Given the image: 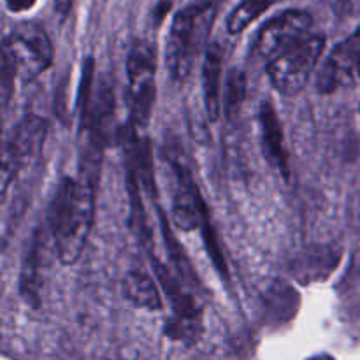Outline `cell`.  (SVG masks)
I'll return each instance as SVG.
<instances>
[{
  "label": "cell",
  "instance_id": "6da1fadb",
  "mask_svg": "<svg viewBox=\"0 0 360 360\" xmlns=\"http://www.w3.org/2000/svg\"><path fill=\"white\" fill-rule=\"evenodd\" d=\"M95 183L63 179L48 214L55 229V250L63 264H74L83 253L95 218Z\"/></svg>",
  "mask_w": 360,
  "mask_h": 360
},
{
  "label": "cell",
  "instance_id": "7a4b0ae2",
  "mask_svg": "<svg viewBox=\"0 0 360 360\" xmlns=\"http://www.w3.org/2000/svg\"><path fill=\"white\" fill-rule=\"evenodd\" d=\"M213 18L214 4L211 0H195L172 20L165 60L176 81L186 79L192 72L197 55L210 35Z\"/></svg>",
  "mask_w": 360,
  "mask_h": 360
},
{
  "label": "cell",
  "instance_id": "3957f363",
  "mask_svg": "<svg viewBox=\"0 0 360 360\" xmlns=\"http://www.w3.org/2000/svg\"><path fill=\"white\" fill-rule=\"evenodd\" d=\"M323 48H326V37L309 35L294 48L271 60L267 72L273 86L283 95H294L301 91L319 65Z\"/></svg>",
  "mask_w": 360,
  "mask_h": 360
},
{
  "label": "cell",
  "instance_id": "277c9868",
  "mask_svg": "<svg viewBox=\"0 0 360 360\" xmlns=\"http://www.w3.org/2000/svg\"><path fill=\"white\" fill-rule=\"evenodd\" d=\"M155 74L157 56L150 42L136 41L127 62L129 76V97L132 109L134 127H146L155 104Z\"/></svg>",
  "mask_w": 360,
  "mask_h": 360
},
{
  "label": "cell",
  "instance_id": "5b68a950",
  "mask_svg": "<svg viewBox=\"0 0 360 360\" xmlns=\"http://www.w3.org/2000/svg\"><path fill=\"white\" fill-rule=\"evenodd\" d=\"M48 123L37 115H27L4 144L2 151V193L6 195L11 181L41 153Z\"/></svg>",
  "mask_w": 360,
  "mask_h": 360
},
{
  "label": "cell",
  "instance_id": "8992f818",
  "mask_svg": "<svg viewBox=\"0 0 360 360\" xmlns=\"http://www.w3.org/2000/svg\"><path fill=\"white\" fill-rule=\"evenodd\" d=\"M2 51L13 58L18 70L37 76L53 63V44L48 34L35 23H21L4 39Z\"/></svg>",
  "mask_w": 360,
  "mask_h": 360
},
{
  "label": "cell",
  "instance_id": "52a82bcc",
  "mask_svg": "<svg viewBox=\"0 0 360 360\" xmlns=\"http://www.w3.org/2000/svg\"><path fill=\"white\" fill-rule=\"evenodd\" d=\"M311 23V14L306 13V11H285L280 16L273 18L260 30L255 46L257 55L271 62L281 53L294 48L295 44L309 37Z\"/></svg>",
  "mask_w": 360,
  "mask_h": 360
},
{
  "label": "cell",
  "instance_id": "ba28073f",
  "mask_svg": "<svg viewBox=\"0 0 360 360\" xmlns=\"http://www.w3.org/2000/svg\"><path fill=\"white\" fill-rule=\"evenodd\" d=\"M360 79V28L338 44L316 77L320 94H333Z\"/></svg>",
  "mask_w": 360,
  "mask_h": 360
},
{
  "label": "cell",
  "instance_id": "9c48e42d",
  "mask_svg": "<svg viewBox=\"0 0 360 360\" xmlns=\"http://www.w3.org/2000/svg\"><path fill=\"white\" fill-rule=\"evenodd\" d=\"M207 211L188 169L174 164V195H172V220L181 231L202 229Z\"/></svg>",
  "mask_w": 360,
  "mask_h": 360
},
{
  "label": "cell",
  "instance_id": "30bf717a",
  "mask_svg": "<svg viewBox=\"0 0 360 360\" xmlns=\"http://www.w3.org/2000/svg\"><path fill=\"white\" fill-rule=\"evenodd\" d=\"M260 132H262V146L267 160L281 176L288 178L290 164H288V151L285 146L283 127L271 102H264L260 108Z\"/></svg>",
  "mask_w": 360,
  "mask_h": 360
},
{
  "label": "cell",
  "instance_id": "8fae6325",
  "mask_svg": "<svg viewBox=\"0 0 360 360\" xmlns=\"http://www.w3.org/2000/svg\"><path fill=\"white\" fill-rule=\"evenodd\" d=\"M221 72H224V48L218 42L207 46L202 67L204 104L211 122H217L221 115Z\"/></svg>",
  "mask_w": 360,
  "mask_h": 360
},
{
  "label": "cell",
  "instance_id": "7c38bea8",
  "mask_svg": "<svg viewBox=\"0 0 360 360\" xmlns=\"http://www.w3.org/2000/svg\"><path fill=\"white\" fill-rule=\"evenodd\" d=\"M123 292L130 302L139 308L160 309L162 299L155 281L143 271H130L123 280Z\"/></svg>",
  "mask_w": 360,
  "mask_h": 360
},
{
  "label": "cell",
  "instance_id": "4fadbf2b",
  "mask_svg": "<svg viewBox=\"0 0 360 360\" xmlns=\"http://www.w3.org/2000/svg\"><path fill=\"white\" fill-rule=\"evenodd\" d=\"M280 2H287V0H245L229 16V32L239 34L245 28H248L257 18L262 16L267 9H271L274 4Z\"/></svg>",
  "mask_w": 360,
  "mask_h": 360
},
{
  "label": "cell",
  "instance_id": "5bb4252c",
  "mask_svg": "<svg viewBox=\"0 0 360 360\" xmlns=\"http://www.w3.org/2000/svg\"><path fill=\"white\" fill-rule=\"evenodd\" d=\"M160 221H162V234H164V239H165V245H167L169 248V255H171V260L172 264H174L176 271H178L179 278H183L185 281H188V283H195V274H193V269L192 266H190L188 259H186L185 255V250L179 246V243L176 241V238L172 236V231L169 229V224H167V218H165V214L160 211Z\"/></svg>",
  "mask_w": 360,
  "mask_h": 360
},
{
  "label": "cell",
  "instance_id": "9a60e30c",
  "mask_svg": "<svg viewBox=\"0 0 360 360\" xmlns=\"http://www.w3.org/2000/svg\"><path fill=\"white\" fill-rule=\"evenodd\" d=\"M245 90H246V79L241 72L238 70H232L227 76V83H225V91H224V109L225 115L232 116L239 111L243 104V98H245Z\"/></svg>",
  "mask_w": 360,
  "mask_h": 360
},
{
  "label": "cell",
  "instance_id": "2e32d148",
  "mask_svg": "<svg viewBox=\"0 0 360 360\" xmlns=\"http://www.w3.org/2000/svg\"><path fill=\"white\" fill-rule=\"evenodd\" d=\"M35 2H37V0H6L7 7H9V11H13V13H23V11L32 9V7L35 6Z\"/></svg>",
  "mask_w": 360,
  "mask_h": 360
},
{
  "label": "cell",
  "instance_id": "e0dca14e",
  "mask_svg": "<svg viewBox=\"0 0 360 360\" xmlns=\"http://www.w3.org/2000/svg\"><path fill=\"white\" fill-rule=\"evenodd\" d=\"M70 2H72V0H56V7H58L62 13H67L70 7Z\"/></svg>",
  "mask_w": 360,
  "mask_h": 360
}]
</instances>
